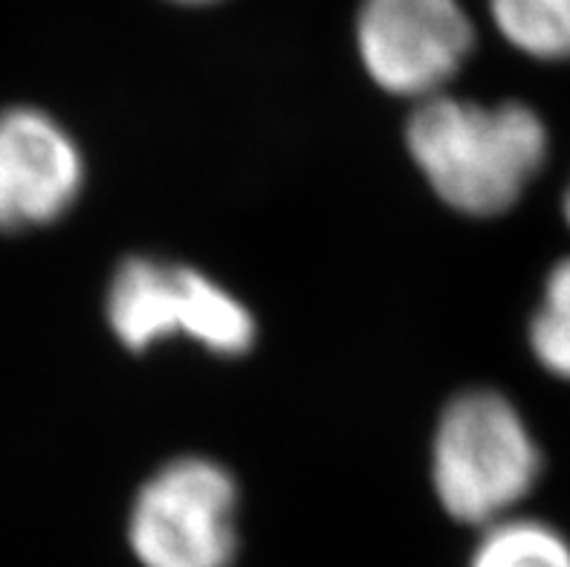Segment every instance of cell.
Masks as SVG:
<instances>
[{
    "instance_id": "1",
    "label": "cell",
    "mask_w": 570,
    "mask_h": 567,
    "mask_svg": "<svg viewBox=\"0 0 570 567\" xmlns=\"http://www.w3.org/2000/svg\"><path fill=\"white\" fill-rule=\"evenodd\" d=\"M405 151L434 197L466 217H499L524 197L550 154L548 125L521 101L441 94L405 119Z\"/></svg>"
},
{
    "instance_id": "2",
    "label": "cell",
    "mask_w": 570,
    "mask_h": 567,
    "mask_svg": "<svg viewBox=\"0 0 570 567\" xmlns=\"http://www.w3.org/2000/svg\"><path fill=\"white\" fill-rule=\"evenodd\" d=\"M429 467L446 516L484 530L528 501L542 475V452L510 397L470 388L441 411Z\"/></svg>"
},
{
    "instance_id": "3",
    "label": "cell",
    "mask_w": 570,
    "mask_h": 567,
    "mask_svg": "<svg viewBox=\"0 0 570 567\" xmlns=\"http://www.w3.org/2000/svg\"><path fill=\"white\" fill-rule=\"evenodd\" d=\"M105 319L130 353L174 336L191 339L215 356H244L255 348L258 322L238 295L188 264L130 255L116 266L105 293Z\"/></svg>"
},
{
    "instance_id": "4",
    "label": "cell",
    "mask_w": 570,
    "mask_h": 567,
    "mask_svg": "<svg viewBox=\"0 0 570 567\" xmlns=\"http://www.w3.org/2000/svg\"><path fill=\"white\" fill-rule=\"evenodd\" d=\"M238 507V481L224 463L203 454L168 460L130 501V554L139 567H235Z\"/></svg>"
},
{
    "instance_id": "5",
    "label": "cell",
    "mask_w": 570,
    "mask_h": 567,
    "mask_svg": "<svg viewBox=\"0 0 570 567\" xmlns=\"http://www.w3.org/2000/svg\"><path fill=\"white\" fill-rule=\"evenodd\" d=\"M354 36L368 79L414 105L449 94L475 47L461 0H362Z\"/></svg>"
},
{
    "instance_id": "6",
    "label": "cell",
    "mask_w": 570,
    "mask_h": 567,
    "mask_svg": "<svg viewBox=\"0 0 570 567\" xmlns=\"http://www.w3.org/2000/svg\"><path fill=\"white\" fill-rule=\"evenodd\" d=\"M85 154L47 110L0 114V229L23 232L61 221L85 188Z\"/></svg>"
},
{
    "instance_id": "7",
    "label": "cell",
    "mask_w": 570,
    "mask_h": 567,
    "mask_svg": "<svg viewBox=\"0 0 570 567\" xmlns=\"http://www.w3.org/2000/svg\"><path fill=\"white\" fill-rule=\"evenodd\" d=\"M466 567H570V541L539 518L510 516L481 530Z\"/></svg>"
},
{
    "instance_id": "8",
    "label": "cell",
    "mask_w": 570,
    "mask_h": 567,
    "mask_svg": "<svg viewBox=\"0 0 570 567\" xmlns=\"http://www.w3.org/2000/svg\"><path fill=\"white\" fill-rule=\"evenodd\" d=\"M490 18L513 50L570 61V0H490Z\"/></svg>"
},
{
    "instance_id": "9",
    "label": "cell",
    "mask_w": 570,
    "mask_h": 567,
    "mask_svg": "<svg viewBox=\"0 0 570 567\" xmlns=\"http://www.w3.org/2000/svg\"><path fill=\"white\" fill-rule=\"evenodd\" d=\"M528 336L535 362L550 377L570 382V258L559 261L544 278Z\"/></svg>"
},
{
    "instance_id": "10",
    "label": "cell",
    "mask_w": 570,
    "mask_h": 567,
    "mask_svg": "<svg viewBox=\"0 0 570 567\" xmlns=\"http://www.w3.org/2000/svg\"><path fill=\"white\" fill-rule=\"evenodd\" d=\"M562 215H564V221H568V226H570V186H568V192H564V201H562Z\"/></svg>"
},
{
    "instance_id": "11",
    "label": "cell",
    "mask_w": 570,
    "mask_h": 567,
    "mask_svg": "<svg viewBox=\"0 0 570 567\" xmlns=\"http://www.w3.org/2000/svg\"><path fill=\"white\" fill-rule=\"evenodd\" d=\"M174 3H183V7H206V3H215V0H174Z\"/></svg>"
}]
</instances>
